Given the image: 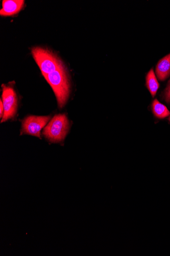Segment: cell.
I'll return each mask as SVG.
<instances>
[{"label":"cell","mask_w":170,"mask_h":256,"mask_svg":"<svg viewBox=\"0 0 170 256\" xmlns=\"http://www.w3.org/2000/svg\"><path fill=\"white\" fill-rule=\"evenodd\" d=\"M43 76L53 90L59 107L62 108L65 105L70 93V84L64 64L56 71Z\"/></svg>","instance_id":"1"},{"label":"cell","mask_w":170,"mask_h":256,"mask_svg":"<svg viewBox=\"0 0 170 256\" xmlns=\"http://www.w3.org/2000/svg\"><path fill=\"white\" fill-rule=\"evenodd\" d=\"M31 52L43 76L56 71L63 64L61 60L50 50L41 48H34Z\"/></svg>","instance_id":"2"},{"label":"cell","mask_w":170,"mask_h":256,"mask_svg":"<svg viewBox=\"0 0 170 256\" xmlns=\"http://www.w3.org/2000/svg\"><path fill=\"white\" fill-rule=\"evenodd\" d=\"M69 129V122L65 114L54 116L45 128L43 134L52 143H58L64 140Z\"/></svg>","instance_id":"3"},{"label":"cell","mask_w":170,"mask_h":256,"mask_svg":"<svg viewBox=\"0 0 170 256\" xmlns=\"http://www.w3.org/2000/svg\"><path fill=\"white\" fill-rule=\"evenodd\" d=\"M2 100L4 106V114L1 123L13 118L17 109V99L13 88L2 85Z\"/></svg>","instance_id":"4"},{"label":"cell","mask_w":170,"mask_h":256,"mask_svg":"<svg viewBox=\"0 0 170 256\" xmlns=\"http://www.w3.org/2000/svg\"><path fill=\"white\" fill-rule=\"evenodd\" d=\"M50 119V116H30L22 121L21 134L41 138L40 132Z\"/></svg>","instance_id":"5"},{"label":"cell","mask_w":170,"mask_h":256,"mask_svg":"<svg viewBox=\"0 0 170 256\" xmlns=\"http://www.w3.org/2000/svg\"><path fill=\"white\" fill-rule=\"evenodd\" d=\"M25 1L23 0H4L0 15L3 16H12L18 14L23 8Z\"/></svg>","instance_id":"6"},{"label":"cell","mask_w":170,"mask_h":256,"mask_svg":"<svg viewBox=\"0 0 170 256\" xmlns=\"http://www.w3.org/2000/svg\"><path fill=\"white\" fill-rule=\"evenodd\" d=\"M156 74L159 80L164 81L170 75V54L159 61L156 66Z\"/></svg>","instance_id":"7"},{"label":"cell","mask_w":170,"mask_h":256,"mask_svg":"<svg viewBox=\"0 0 170 256\" xmlns=\"http://www.w3.org/2000/svg\"><path fill=\"white\" fill-rule=\"evenodd\" d=\"M152 110L156 117L159 119L165 118L170 114L167 108L157 100H155L153 102Z\"/></svg>","instance_id":"8"},{"label":"cell","mask_w":170,"mask_h":256,"mask_svg":"<svg viewBox=\"0 0 170 256\" xmlns=\"http://www.w3.org/2000/svg\"><path fill=\"white\" fill-rule=\"evenodd\" d=\"M147 86L152 96L154 98L159 88V84L152 68L147 76Z\"/></svg>","instance_id":"9"},{"label":"cell","mask_w":170,"mask_h":256,"mask_svg":"<svg viewBox=\"0 0 170 256\" xmlns=\"http://www.w3.org/2000/svg\"><path fill=\"white\" fill-rule=\"evenodd\" d=\"M164 98L167 102H170V80L169 82L168 86L165 90Z\"/></svg>","instance_id":"10"},{"label":"cell","mask_w":170,"mask_h":256,"mask_svg":"<svg viewBox=\"0 0 170 256\" xmlns=\"http://www.w3.org/2000/svg\"><path fill=\"white\" fill-rule=\"evenodd\" d=\"M0 114H1V118H3L4 114V106L3 104V102L1 100V102H0Z\"/></svg>","instance_id":"11"},{"label":"cell","mask_w":170,"mask_h":256,"mask_svg":"<svg viewBox=\"0 0 170 256\" xmlns=\"http://www.w3.org/2000/svg\"><path fill=\"white\" fill-rule=\"evenodd\" d=\"M169 120L170 122V118H169Z\"/></svg>","instance_id":"12"}]
</instances>
